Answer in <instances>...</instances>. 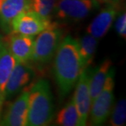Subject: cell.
<instances>
[{
  "instance_id": "cell-22",
  "label": "cell",
  "mask_w": 126,
  "mask_h": 126,
  "mask_svg": "<svg viewBox=\"0 0 126 126\" xmlns=\"http://www.w3.org/2000/svg\"><path fill=\"white\" fill-rule=\"evenodd\" d=\"M97 1H100V2H107V1H109L110 0H97Z\"/></svg>"
},
{
  "instance_id": "cell-7",
  "label": "cell",
  "mask_w": 126,
  "mask_h": 126,
  "mask_svg": "<svg viewBox=\"0 0 126 126\" xmlns=\"http://www.w3.org/2000/svg\"><path fill=\"white\" fill-rule=\"evenodd\" d=\"M52 23L50 19L25 10L18 15L12 21L11 32L34 36L45 30Z\"/></svg>"
},
{
  "instance_id": "cell-21",
  "label": "cell",
  "mask_w": 126,
  "mask_h": 126,
  "mask_svg": "<svg viewBox=\"0 0 126 126\" xmlns=\"http://www.w3.org/2000/svg\"><path fill=\"white\" fill-rule=\"evenodd\" d=\"M4 46V39H3V38H2V37L1 36V35H0V55H1V51H2V49H3Z\"/></svg>"
},
{
  "instance_id": "cell-4",
  "label": "cell",
  "mask_w": 126,
  "mask_h": 126,
  "mask_svg": "<svg viewBox=\"0 0 126 126\" xmlns=\"http://www.w3.org/2000/svg\"><path fill=\"white\" fill-rule=\"evenodd\" d=\"M114 75L115 69L111 67L102 89L92 103L90 120L93 126H101L104 124L111 114L114 102Z\"/></svg>"
},
{
  "instance_id": "cell-13",
  "label": "cell",
  "mask_w": 126,
  "mask_h": 126,
  "mask_svg": "<svg viewBox=\"0 0 126 126\" xmlns=\"http://www.w3.org/2000/svg\"><path fill=\"white\" fill-rule=\"evenodd\" d=\"M111 66V60L109 59H105L102 63H100L97 67H95L94 69H92L89 83L90 98L92 103L96 99V97L98 96L102 89L108 72Z\"/></svg>"
},
{
  "instance_id": "cell-10",
  "label": "cell",
  "mask_w": 126,
  "mask_h": 126,
  "mask_svg": "<svg viewBox=\"0 0 126 126\" xmlns=\"http://www.w3.org/2000/svg\"><path fill=\"white\" fill-rule=\"evenodd\" d=\"M3 39L6 47L17 62L27 63L31 60L34 41L33 36L11 32Z\"/></svg>"
},
{
  "instance_id": "cell-6",
  "label": "cell",
  "mask_w": 126,
  "mask_h": 126,
  "mask_svg": "<svg viewBox=\"0 0 126 126\" xmlns=\"http://www.w3.org/2000/svg\"><path fill=\"white\" fill-rule=\"evenodd\" d=\"M91 72L92 69L90 67L83 69L76 83V88L73 97L79 116L81 126L86 125L92 105L89 88Z\"/></svg>"
},
{
  "instance_id": "cell-12",
  "label": "cell",
  "mask_w": 126,
  "mask_h": 126,
  "mask_svg": "<svg viewBox=\"0 0 126 126\" xmlns=\"http://www.w3.org/2000/svg\"><path fill=\"white\" fill-rule=\"evenodd\" d=\"M27 7L28 0H0V28L6 34L11 32L12 21Z\"/></svg>"
},
{
  "instance_id": "cell-14",
  "label": "cell",
  "mask_w": 126,
  "mask_h": 126,
  "mask_svg": "<svg viewBox=\"0 0 126 126\" xmlns=\"http://www.w3.org/2000/svg\"><path fill=\"white\" fill-rule=\"evenodd\" d=\"M98 40L89 34L83 35L77 40L79 53L84 69L89 67L93 61L98 45Z\"/></svg>"
},
{
  "instance_id": "cell-15",
  "label": "cell",
  "mask_w": 126,
  "mask_h": 126,
  "mask_svg": "<svg viewBox=\"0 0 126 126\" xmlns=\"http://www.w3.org/2000/svg\"><path fill=\"white\" fill-rule=\"evenodd\" d=\"M16 60L4 44L0 55V94L5 98V89Z\"/></svg>"
},
{
  "instance_id": "cell-1",
  "label": "cell",
  "mask_w": 126,
  "mask_h": 126,
  "mask_svg": "<svg viewBox=\"0 0 126 126\" xmlns=\"http://www.w3.org/2000/svg\"><path fill=\"white\" fill-rule=\"evenodd\" d=\"M83 69L77 40L71 36H65L55 53L53 66L60 100L72 91Z\"/></svg>"
},
{
  "instance_id": "cell-8",
  "label": "cell",
  "mask_w": 126,
  "mask_h": 126,
  "mask_svg": "<svg viewBox=\"0 0 126 126\" xmlns=\"http://www.w3.org/2000/svg\"><path fill=\"white\" fill-rule=\"evenodd\" d=\"M29 90H24L2 113L0 126H26L28 119Z\"/></svg>"
},
{
  "instance_id": "cell-3",
  "label": "cell",
  "mask_w": 126,
  "mask_h": 126,
  "mask_svg": "<svg viewBox=\"0 0 126 126\" xmlns=\"http://www.w3.org/2000/svg\"><path fill=\"white\" fill-rule=\"evenodd\" d=\"M63 36L62 28L55 23L40 32L34 41L31 61L41 67L48 64L54 57Z\"/></svg>"
},
{
  "instance_id": "cell-18",
  "label": "cell",
  "mask_w": 126,
  "mask_h": 126,
  "mask_svg": "<svg viewBox=\"0 0 126 126\" xmlns=\"http://www.w3.org/2000/svg\"><path fill=\"white\" fill-rule=\"evenodd\" d=\"M110 124L112 126H123L126 121V102L125 99H120L111 110Z\"/></svg>"
},
{
  "instance_id": "cell-16",
  "label": "cell",
  "mask_w": 126,
  "mask_h": 126,
  "mask_svg": "<svg viewBox=\"0 0 126 126\" xmlns=\"http://www.w3.org/2000/svg\"><path fill=\"white\" fill-rule=\"evenodd\" d=\"M55 123L62 126H81L79 116L73 97L57 113Z\"/></svg>"
},
{
  "instance_id": "cell-5",
  "label": "cell",
  "mask_w": 126,
  "mask_h": 126,
  "mask_svg": "<svg viewBox=\"0 0 126 126\" xmlns=\"http://www.w3.org/2000/svg\"><path fill=\"white\" fill-rule=\"evenodd\" d=\"M97 0H58L53 16L61 20L79 21L97 8Z\"/></svg>"
},
{
  "instance_id": "cell-9",
  "label": "cell",
  "mask_w": 126,
  "mask_h": 126,
  "mask_svg": "<svg viewBox=\"0 0 126 126\" xmlns=\"http://www.w3.org/2000/svg\"><path fill=\"white\" fill-rule=\"evenodd\" d=\"M120 13V4L118 0L109 3L87 27V32L97 39H100L108 32L113 23Z\"/></svg>"
},
{
  "instance_id": "cell-11",
  "label": "cell",
  "mask_w": 126,
  "mask_h": 126,
  "mask_svg": "<svg viewBox=\"0 0 126 126\" xmlns=\"http://www.w3.org/2000/svg\"><path fill=\"white\" fill-rule=\"evenodd\" d=\"M34 77L33 68L27 63L17 62L14 66L5 89V98L11 99L19 93Z\"/></svg>"
},
{
  "instance_id": "cell-20",
  "label": "cell",
  "mask_w": 126,
  "mask_h": 126,
  "mask_svg": "<svg viewBox=\"0 0 126 126\" xmlns=\"http://www.w3.org/2000/svg\"><path fill=\"white\" fill-rule=\"evenodd\" d=\"M5 99L0 94V120L3 113V109H4V104Z\"/></svg>"
},
{
  "instance_id": "cell-17",
  "label": "cell",
  "mask_w": 126,
  "mask_h": 126,
  "mask_svg": "<svg viewBox=\"0 0 126 126\" xmlns=\"http://www.w3.org/2000/svg\"><path fill=\"white\" fill-rule=\"evenodd\" d=\"M58 0H28L27 10L50 19Z\"/></svg>"
},
{
  "instance_id": "cell-2",
  "label": "cell",
  "mask_w": 126,
  "mask_h": 126,
  "mask_svg": "<svg viewBox=\"0 0 126 126\" xmlns=\"http://www.w3.org/2000/svg\"><path fill=\"white\" fill-rule=\"evenodd\" d=\"M54 116V102L49 82L41 79L29 88L27 126H48Z\"/></svg>"
},
{
  "instance_id": "cell-19",
  "label": "cell",
  "mask_w": 126,
  "mask_h": 126,
  "mask_svg": "<svg viewBox=\"0 0 126 126\" xmlns=\"http://www.w3.org/2000/svg\"><path fill=\"white\" fill-rule=\"evenodd\" d=\"M115 29L118 34L122 38H126V11H122L118 14L115 22Z\"/></svg>"
}]
</instances>
